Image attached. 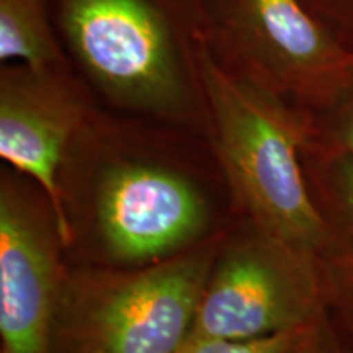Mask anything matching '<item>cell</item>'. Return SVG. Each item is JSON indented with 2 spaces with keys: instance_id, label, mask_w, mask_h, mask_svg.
<instances>
[{
  "instance_id": "obj_1",
  "label": "cell",
  "mask_w": 353,
  "mask_h": 353,
  "mask_svg": "<svg viewBox=\"0 0 353 353\" xmlns=\"http://www.w3.org/2000/svg\"><path fill=\"white\" fill-rule=\"evenodd\" d=\"M216 165L208 136L99 105L59 172L65 255L74 252V263L143 267L232 226L216 213L203 175Z\"/></svg>"
},
{
  "instance_id": "obj_2",
  "label": "cell",
  "mask_w": 353,
  "mask_h": 353,
  "mask_svg": "<svg viewBox=\"0 0 353 353\" xmlns=\"http://www.w3.org/2000/svg\"><path fill=\"white\" fill-rule=\"evenodd\" d=\"M69 63L101 107L208 136L201 25L185 0H51Z\"/></svg>"
},
{
  "instance_id": "obj_3",
  "label": "cell",
  "mask_w": 353,
  "mask_h": 353,
  "mask_svg": "<svg viewBox=\"0 0 353 353\" xmlns=\"http://www.w3.org/2000/svg\"><path fill=\"white\" fill-rule=\"evenodd\" d=\"M200 76L208 139L236 219L322 262L330 232L304 169V117L224 70L203 41Z\"/></svg>"
},
{
  "instance_id": "obj_4",
  "label": "cell",
  "mask_w": 353,
  "mask_h": 353,
  "mask_svg": "<svg viewBox=\"0 0 353 353\" xmlns=\"http://www.w3.org/2000/svg\"><path fill=\"white\" fill-rule=\"evenodd\" d=\"M231 226L143 267L68 262L54 353H176L192 334L206 278Z\"/></svg>"
},
{
  "instance_id": "obj_5",
  "label": "cell",
  "mask_w": 353,
  "mask_h": 353,
  "mask_svg": "<svg viewBox=\"0 0 353 353\" xmlns=\"http://www.w3.org/2000/svg\"><path fill=\"white\" fill-rule=\"evenodd\" d=\"M201 38L224 70L303 117L327 107L353 64L303 0H201Z\"/></svg>"
},
{
  "instance_id": "obj_6",
  "label": "cell",
  "mask_w": 353,
  "mask_h": 353,
  "mask_svg": "<svg viewBox=\"0 0 353 353\" xmlns=\"http://www.w3.org/2000/svg\"><path fill=\"white\" fill-rule=\"evenodd\" d=\"M327 304L319 259L236 221L206 278L190 335L263 337L311 324Z\"/></svg>"
},
{
  "instance_id": "obj_7",
  "label": "cell",
  "mask_w": 353,
  "mask_h": 353,
  "mask_svg": "<svg viewBox=\"0 0 353 353\" xmlns=\"http://www.w3.org/2000/svg\"><path fill=\"white\" fill-rule=\"evenodd\" d=\"M65 272V244L51 200L30 176L10 167L2 169V353H54V325Z\"/></svg>"
},
{
  "instance_id": "obj_8",
  "label": "cell",
  "mask_w": 353,
  "mask_h": 353,
  "mask_svg": "<svg viewBox=\"0 0 353 353\" xmlns=\"http://www.w3.org/2000/svg\"><path fill=\"white\" fill-rule=\"evenodd\" d=\"M99 105L72 65L10 63L0 69V156L10 169L44 190L54 206L65 249L69 232L59 172L70 144Z\"/></svg>"
},
{
  "instance_id": "obj_9",
  "label": "cell",
  "mask_w": 353,
  "mask_h": 353,
  "mask_svg": "<svg viewBox=\"0 0 353 353\" xmlns=\"http://www.w3.org/2000/svg\"><path fill=\"white\" fill-rule=\"evenodd\" d=\"M303 162L330 232L327 254L322 259L329 303L353 304V157L303 149Z\"/></svg>"
},
{
  "instance_id": "obj_10",
  "label": "cell",
  "mask_w": 353,
  "mask_h": 353,
  "mask_svg": "<svg viewBox=\"0 0 353 353\" xmlns=\"http://www.w3.org/2000/svg\"><path fill=\"white\" fill-rule=\"evenodd\" d=\"M0 61L33 68L72 65L57 34L51 0H0Z\"/></svg>"
},
{
  "instance_id": "obj_11",
  "label": "cell",
  "mask_w": 353,
  "mask_h": 353,
  "mask_svg": "<svg viewBox=\"0 0 353 353\" xmlns=\"http://www.w3.org/2000/svg\"><path fill=\"white\" fill-rule=\"evenodd\" d=\"M304 128L303 149L353 157V64L339 95L324 110L304 117Z\"/></svg>"
},
{
  "instance_id": "obj_12",
  "label": "cell",
  "mask_w": 353,
  "mask_h": 353,
  "mask_svg": "<svg viewBox=\"0 0 353 353\" xmlns=\"http://www.w3.org/2000/svg\"><path fill=\"white\" fill-rule=\"evenodd\" d=\"M314 322L304 327L252 339H206L190 335L179 353H296Z\"/></svg>"
},
{
  "instance_id": "obj_13",
  "label": "cell",
  "mask_w": 353,
  "mask_h": 353,
  "mask_svg": "<svg viewBox=\"0 0 353 353\" xmlns=\"http://www.w3.org/2000/svg\"><path fill=\"white\" fill-rule=\"evenodd\" d=\"M303 3L343 44L353 48V0H303Z\"/></svg>"
},
{
  "instance_id": "obj_14",
  "label": "cell",
  "mask_w": 353,
  "mask_h": 353,
  "mask_svg": "<svg viewBox=\"0 0 353 353\" xmlns=\"http://www.w3.org/2000/svg\"><path fill=\"white\" fill-rule=\"evenodd\" d=\"M296 353H345L327 319V309L309 327Z\"/></svg>"
},
{
  "instance_id": "obj_15",
  "label": "cell",
  "mask_w": 353,
  "mask_h": 353,
  "mask_svg": "<svg viewBox=\"0 0 353 353\" xmlns=\"http://www.w3.org/2000/svg\"><path fill=\"white\" fill-rule=\"evenodd\" d=\"M185 2L192 7V10L195 12V15L198 17V20H200V25H201V0H185Z\"/></svg>"
},
{
  "instance_id": "obj_16",
  "label": "cell",
  "mask_w": 353,
  "mask_h": 353,
  "mask_svg": "<svg viewBox=\"0 0 353 353\" xmlns=\"http://www.w3.org/2000/svg\"><path fill=\"white\" fill-rule=\"evenodd\" d=\"M335 304L342 306V309L345 311V314L348 317H353V304H350V303H335Z\"/></svg>"
},
{
  "instance_id": "obj_17",
  "label": "cell",
  "mask_w": 353,
  "mask_h": 353,
  "mask_svg": "<svg viewBox=\"0 0 353 353\" xmlns=\"http://www.w3.org/2000/svg\"><path fill=\"white\" fill-rule=\"evenodd\" d=\"M176 353H179V352H176Z\"/></svg>"
}]
</instances>
